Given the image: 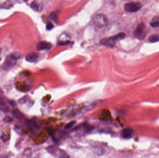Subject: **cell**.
<instances>
[{"instance_id":"obj_1","label":"cell","mask_w":159,"mask_h":158,"mask_svg":"<svg viewBox=\"0 0 159 158\" xmlns=\"http://www.w3.org/2000/svg\"><path fill=\"white\" fill-rule=\"evenodd\" d=\"M142 7V3L139 2H131L125 4L124 9L128 12H136Z\"/></svg>"},{"instance_id":"obj_2","label":"cell","mask_w":159,"mask_h":158,"mask_svg":"<svg viewBox=\"0 0 159 158\" xmlns=\"http://www.w3.org/2000/svg\"><path fill=\"white\" fill-rule=\"evenodd\" d=\"M95 25L98 28L105 27L108 23V19L106 16L102 14L96 15L93 19Z\"/></svg>"},{"instance_id":"obj_3","label":"cell","mask_w":159,"mask_h":158,"mask_svg":"<svg viewBox=\"0 0 159 158\" xmlns=\"http://www.w3.org/2000/svg\"><path fill=\"white\" fill-rule=\"evenodd\" d=\"M16 60L14 59L11 55L7 56L2 65L3 70L8 71L13 67L16 63Z\"/></svg>"},{"instance_id":"obj_4","label":"cell","mask_w":159,"mask_h":158,"mask_svg":"<svg viewBox=\"0 0 159 158\" xmlns=\"http://www.w3.org/2000/svg\"><path fill=\"white\" fill-rule=\"evenodd\" d=\"M145 29L146 27L144 23H141L138 26L135 30V35L139 39H143L145 37Z\"/></svg>"},{"instance_id":"obj_5","label":"cell","mask_w":159,"mask_h":158,"mask_svg":"<svg viewBox=\"0 0 159 158\" xmlns=\"http://www.w3.org/2000/svg\"><path fill=\"white\" fill-rule=\"evenodd\" d=\"M117 40L114 37H111L108 38H104L101 40L100 43L103 46H106L108 47H114L116 45Z\"/></svg>"},{"instance_id":"obj_6","label":"cell","mask_w":159,"mask_h":158,"mask_svg":"<svg viewBox=\"0 0 159 158\" xmlns=\"http://www.w3.org/2000/svg\"><path fill=\"white\" fill-rule=\"evenodd\" d=\"M52 47V45L50 43L46 41H40L37 45V49L38 51H43L50 49Z\"/></svg>"},{"instance_id":"obj_7","label":"cell","mask_w":159,"mask_h":158,"mask_svg":"<svg viewBox=\"0 0 159 158\" xmlns=\"http://www.w3.org/2000/svg\"><path fill=\"white\" fill-rule=\"evenodd\" d=\"M38 58L37 53L35 52H32L28 53L26 57V60L29 63H34Z\"/></svg>"},{"instance_id":"obj_8","label":"cell","mask_w":159,"mask_h":158,"mask_svg":"<svg viewBox=\"0 0 159 158\" xmlns=\"http://www.w3.org/2000/svg\"><path fill=\"white\" fill-rule=\"evenodd\" d=\"M133 134V131L132 129L129 128H127L123 129L122 132V136L124 139H129L132 136Z\"/></svg>"},{"instance_id":"obj_9","label":"cell","mask_w":159,"mask_h":158,"mask_svg":"<svg viewBox=\"0 0 159 158\" xmlns=\"http://www.w3.org/2000/svg\"><path fill=\"white\" fill-rule=\"evenodd\" d=\"M28 124L29 131L33 134H35L39 130V127L35 121H29Z\"/></svg>"},{"instance_id":"obj_10","label":"cell","mask_w":159,"mask_h":158,"mask_svg":"<svg viewBox=\"0 0 159 158\" xmlns=\"http://www.w3.org/2000/svg\"><path fill=\"white\" fill-rule=\"evenodd\" d=\"M93 151L95 155H103L105 153V151L102 147L99 146H95L93 149Z\"/></svg>"},{"instance_id":"obj_11","label":"cell","mask_w":159,"mask_h":158,"mask_svg":"<svg viewBox=\"0 0 159 158\" xmlns=\"http://www.w3.org/2000/svg\"><path fill=\"white\" fill-rule=\"evenodd\" d=\"M47 150L51 155H57V154L59 153L60 151L61 150L55 146H49V147H47Z\"/></svg>"},{"instance_id":"obj_12","label":"cell","mask_w":159,"mask_h":158,"mask_svg":"<svg viewBox=\"0 0 159 158\" xmlns=\"http://www.w3.org/2000/svg\"><path fill=\"white\" fill-rule=\"evenodd\" d=\"M150 25L153 28L159 27V16H155L150 22Z\"/></svg>"},{"instance_id":"obj_13","label":"cell","mask_w":159,"mask_h":158,"mask_svg":"<svg viewBox=\"0 0 159 158\" xmlns=\"http://www.w3.org/2000/svg\"><path fill=\"white\" fill-rule=\"evenodd\" d=\"M30 7L32 9L36 12H39L41 11L42 9L41 5L37 1H33V3L31 4Z\"/></svg>"},{"instance_id":"obj_14","label":"cell","mask_w":159,"mask_h":158,"mask_svg":"<svg viewBox=\"0 0 159 158\" xmlns=\"http://www.w3.org/2000/svg\"><path fill=\"white\" fill-rule=\"evenodd\" d=\"M148 40L151 43H156L159 41V35L153 34L149 37Z\"/></svg>"},{"instance_id":"obj_15","label":"cell","mask_w":159,"mask_h":158,"mask_svg":"<svg viewBox=\"0 0 159 158\" xmlns=\"http://www.w3.org/2000/svg\"><path fill=\"white\" fill-rule=\"evenodd\" d=\"M0 109L5 112H8L9 110L8 107L6 106L3 101L1 99H0Z\"/></svg>"},{"instance_id":"obj_16","label":"cell","mask_w":159,"mask_h":158,"mask_svg":"<svg viewBox=\"0 0 159 158\" xmlns=\"http://www.w3.org/2000/svg\"><path fill=\"white\" fill-rule=\"evenodd\" d=\"M13 115L15 116L17 119H21L22 118V114L18 110H15L12 112Z\"/></svg>"},{"instance_id":"obj_17","label":"cell","mask_w":159,"mask_h":158,"mask_svg":"<svg viewBox=\"0 0 159 158\" xmlns=\"http://www.w3.org/2000/svg\"><path fill=\"white\" fill-rule=\"evenodd\" d=\"M58 158H69V156L64 151L61 150L58 154Z\"/></svg>"},{"instance_id":"obj_18","label":"cell","mask_w":159,"mask_h":158,"mask_svg":"<svg viewBox=\"0 0 159 158\" xmlns=\"http://www.w3.org/2000/svg\"><path fill=\"white\" fill-rule=\"evenodd\" d=\"M14 3H13L12 1H7L3 4V7L6 9H10L12 7Z\"/></svg>"},{"instance_id":"obj_19","label":"cell","mask_w":159,"mask_h":158,"mask_svg":"<svg viewBox=\"0 0 159 158\" xmlns=\"http://www.w3.org/2000/svg\"><path fill=\"white\" fill-rule=\"evenodd\" d=\"M75 123H76V122L74 121H71V122H69V123L66 125L64 127L65 129H69V128H70L71 127H73V126L74 125Z\"/></svg>"},{"instance_id":"obj_20","label":"cell","mask_w":159,"mask_h":158,"mask_svg":"<svg viewBox=\"0 0 159 158\" xmlns=\"http://www.w3.org/2000/svg\"><path fill=\"white\" fill-rule=\"evenodd\" d=\"M58 13L57 12H53L52 13H51V15H50V18L53 21H55L58 18Z\"/></svg>"},{"instance_id":"obj_21","label":"cell","mask_w":159,"mask_h":158,"mask_svg":"<svg viewBox=\"0 0 159 158\" xmlns=\"http://www.w3.org/2000/svg\"><path fill=\"white\" fill-rule=\"evenodd\" d=\"M10 55H11V57L16 60V61L21 58V55H20L19 53H17V52H14V53H12Z\"/></svg>"},{"instance_id":"obj_22","label":"cell","mask_w":159,"mask_h":158,"mask_svg":"<svg viewBox=\"0 0 159 158\" xmlns=\"http://www.w3.org/2000/svg\"><path fill=\"white\" fill-rule=\"evenodd\" d=\"M13 119L9 117V116H6L3 119L4 122H6V123H10V122H13Z\"/></svg>"},{"instance_id":"obj_23","label":"cell","mask_w":159,"mask_h":158,"mask_svg":"<svg viewBox=\"0 0 159 158\" xmlns=\"http://www.w3.org/2000/svg\"><path fill=\"white\" fill-rule=\"evenodd\" d=\"M15 131H16V132L17 133V134H19L20 135H23L24 134V133L22 131V129H20V128L18 127H15Z\"/></svg>"},{"instance_id":"obj_24","label":"cell","mask_w":159,"mask_h":158,"mask_svg":"<svg viewBox=\"0 0 159 158\" xmlns=\"http://www.w3.org/2000/svg\"><path fill=\"white\" fill-rule=\"evenodd\" d=\"M70 43V42L69 41H59V42L58 43V46H66V45H69V44Z\"/></svg>"},{"instance_id":"obj_25","label":"cell","mask_w":159,"mask_h":158,"mask_svg":"<svg viewBox=\"0 0 159 158\" xmlns=\"http://www.w3.org/2000/svg\"><path fill=\"white\" fill-rule=\"evenodd\" d=\"M53 28V26L52 23L51 22H49L47 23L46 26V29L47 30H51Z\"/></svg>"},{"instance_id":"obj_26","label":"cell","mask_w":159,"mask_h":158,"mask_svg":"<svg viewBox=\"0 0 159 158\" xmlns=\"http://www.w3.org/2000/svg\"><path fill=\"white\" fill-rule=\"evenodd\" d=\"M1 139L4 143L6 142L7 140V135L5 134H3V135L1 136Z\"/></svg>"},{"instance_id":"obj_27","label":"cell","mask_w":159,"mask_h":158,"mask_svg":"<svg viewBox=\"0 0 159 158\" xmlns=\"http://www.w3.org/2000/svg\"><path fill=\"white\" fill-rule=\"evenodd\" d=\"M9 103L12 106H14L16 105V103H15V102L13 101H9Z\"/></svg>"}]
</instances>
